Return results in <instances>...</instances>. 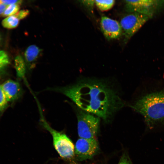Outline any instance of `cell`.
Returning <instances> with one entry per match:
<instances>
[{
	"label": "cell",
	"instance_id": "6da1fadb",
	"mask_svg": "<svg viewBox=\"0 0 164 164\" xmlns=\"http://www.w3.org/2000/svg\"><path fill=\"white\" fill-rule=\"evenodd\" d=\"M47 90L65 95L79 108L105 121L109 120L125 104L113 86L103 79L84 78L71 85Z\"/></svg>",
	"mask_w": 164,
	"mask_h": 164
},
{
	"label": "cell",
	"instance_id": "7a4b0ae2",
	"mask_svg": "<svg viewBox=\"0 0 164 164\" xmlns=\"http://www.w3.org/2000/svg\"><path fill=\"white\" fill-rule=\"evenodd\" d=\"M131 107L143 116L150 128L164 123V89L145 94Z\"/></svg>",
	"mask_w": 164,
	"mask_h": 164
},
{
	"label": "cell",
	"instance_id": "3957f363",
	"mask_svg": "<svg viewBox=\"0 0 164 164\" xmlns=\"http://www.w3.org/2000/svg\"><path fill=\"white\" fill-rule=\"evenodd\" d=\"M40 121L41 125L51 135L54 148L59 155L66 159L72 158L74 155V147L71 140L65 134L53 128L41 113Z\"/></svg>",
	"mask_w": 164,
	"mask_h": 164
},
{
	"label": "cell",
	"instance_id": "277c9868",
	"mask_svg": "<svg viewBox=\"0 0 164 164\" xmlns=\"http://www.w3.org/2000/svg\"><path fill=\"white\" fill-rule=\"evenodd\" d=\"M77 120V132L80 138H94L99 128L100 118L74 107Z\"/></svg>",
	"mask_w": 164,
	"mask_h": 164
},
{
	"label": "cell",
	"instance_id": "5b68a950",
	"mask_svg": "<svg viewBox=\"0 0 164 164\" xmlns=\"http://www.w3.org/2000/svg\"><path fill=\"white\" fill-rule=\"evenodd\" d=\"M149 19L145 15L136 12L129 13L124 15L120 23L125 42H127Z\"/></svg>",
	"mask_w": 164,
	"mask_h": 164
},
{
	"label": "cell",
	"instance_id": "8992f818",
	"mask_svg": "<svg viewBox=\"0 0 164 164\" xmlns=\"http://www.w3.org/2000/svg\"><path fill=\"white\" fill-rule=\"evenodd\" d=\"M125 9L129 13L138 12L152 18L164 6V0H125Z\"/></svg>",
	"mask_w": 164,
	"mask_h": 164
},
{
	"label": "cell",
	"instance_id": "52a82bcc",
	"mask_svg": "<svg viewBox=\"0 0 164 164\" xmlns=\"http://www.w3.org/2000/svg\"><path fill=\"white\" fill-rule=\"evenodd\" d=\"M98 149V144L94 138H80L75 144L74 156L79 161L89 159L96 154Z\"/></svg>",
	"mask_w": 164,
	"mask_h": 164
},
{
	"label": "cell",
	"instance_id": "ba28073f",
	"mask_svg": "<svg viewBox=\"0 0 164 164\" xmlns=\"http://www.w3.org/2000/svg\"><path fill=\"white\" fill-rule=\"evenodd\" d=\"M101 26L104 36L108 40L117 39L122 34L120 22L106 16L101 17Z\"/></svg>",
	"mask_w": 164,
	"mask_h": 164
},
{
	"label": "cell",
	"instance_id": "9c48e42d",
	"mask_svg": "<svg viewBox=\"0 0 164 164\" xmlns=\"http://www.w3.org/2000/svg\"><path fill=\"white\" fill-rule=\"evenodd\" d=\"M1 86L8 102H13L16 101L22 94V88L18 82L9 80L3 82Z\"/></svg>",
	"mask_w": 164,
	"mask_h": 164
},
{
	"label": "cell",
	"instance_id": "30bf717a",
	"mask_svg": "<svg viewBox=\"0 0 164 164\" xmlns=\"http://www.w3.org/2000/svg\"><path fill=\"white\" fill-rule=\"evenodd\" d=\"M42 50L34 45L29 46L24 53L25 62L29 69L33 68L40 56Z\"/></svg>",
	"mask_w": 164,
	"mask_h": 164
},
{
	"label": "cell",
	"instance_id": "8fae6325",
	"mask_svg": "<svg viewBox=\"0 0 164 164\" xmlns=\"http://www.w3.org/2000/svg\"><path fill=\"white\" fill-rule=\"evenodd\" d=\"M26 62L23 57L20 55L16 56L15 59V65L16 75L20 79L25 77L26 73Z\"/></svg>",
	"mask_w": 164,
	"mask_h": 164
},
{
	"label": "cell",
	"instance_id": "7c38bea8",
	"mask_svg": "<svg viewBox=\"0 0 164 164\" xmlns=\"http://www.w3.org/2000/svg\"><path fill=\"white\" fill-rule=\"evenodd\" d=\"M10 63L8 54L5 51L0 50V79L4 74Z\"/></svg>",
	"mask_w": 164,
	"mask_h": 164
},
{
	"label": "cell",
	"instance_id": "4fadbf2b",
	"mask_svg": "<svg viewBox=\"0 0 164 164\" xmlns=\"http://www.w3.org/2000/svg\"><path fill=\"white\" fill-rule=\"evenodd\" d=\"M19 19L15 15L5 17L2 22V26L7 29H12L17 27Z\"/></svg>",
	"mask_w": 164,
	"mask_h": 164
},
{
	"label": "cell",
	"instance_id": "5bb4252c",
	"mask_svg": "<svg viewBox=\"0 0 164 164\" xmlns=\"http://www.w3.org/2000/svg\"><path fill=\"white\" fill-rule=\"evenodd\" d=\"M115 3L114 0H95V4L98 8L102 11L111 9Z\"/></svg>",
	"mask_w": 164,
	"mask_h": 164
},
{
	"label": "cell",
	"instance_id": "9a60e30c",
	"mask_svg": "<svg viewBox=\"0 0 164 164\" xmlns=\"http://www.w3.org/2000/svg\"><path fill=\"white\" fill-rule=\"evenodd\" d=\"M20 9L19 4H12L6 6L5 10L2 16L7 17L13 15L16 13Z\"/></svg>",
	"mask_w": 164,
	"mask_h": 164
},
{
	"label": "cell",
	"instance_id": "2e32d148",
	"mask_svg": "<svg viewBox=\"0 0 164 164\" xmlns=\"http://www.w3.org/2000/svg\"><path fill=\"white\" fill-rule=\"evenodd\" d=\"M8 103L0 85V118L7 107Z\"/></svg>",
	"mask_w": 164,
	"mask_h": 164
},
{
	"label": "cell",
	"instance_id": "e0dca14e",
	"mask_svg": "<svg viewBox=\"0 0 164 164\" xmlns=\"http://www.w3.org/2000/svg\"><path fill=\"white\" fill-rule=\"evenodd\" d=\"M118 164H132L128 156L125 153L121 156Z\"/></svg>",
	"mask_w": 164,
	"mask_h": 164
},
{
	"label": "cell",
	"instance_id": "ac0fdd59",
	"mask_svg": "<svg viewBox=\"0 0 164 164\" xmlns=\"http://www.w3.org/2000/svg\"><path fill=\"white\" fill-rule=\"evenodd\" d=\"M29 13L28 10H22L18 12L15 15L19 19H22L27 16Z\"/></svg>",
	"mask_w": 164,
	"mask_h": 164
},
{
	"label": "cell",
	"instance_id": "d6986e66",
	"mask_svg": "<svg viewBox=\"0 0 164 164\" xmlns=\"http://www.w3.org/2000/svg\"><path fill=\"white\" fill-rule=\"evenodd\" d=\"M81 3L89 9H93L95 4V0H82L80 1Z\"/></svg>",
	"mask_w": 164,
	"mask_h": 164
},
{
	"label": "cell",
	"instance_id": "ffe728a7",
	"mask_svg": "<svg viewBox=\"0 0 164 164\" xmlns=\"http://www.w3.org/2000/svg\"><path fill=\"white\" fill-rule=\"evenodd\" d=\"M6 6L0 2V15H2L6 7Z\"/></svg>",
	"mask_w": 164,
	"mask_h": 164
},
{
	"label": "cell",
	"instance_id": "44dd1931",
	"mask_svg": "<svg viewBox=\"0 0 164 164\" xmlns=\"http://www.w3.org/2000/svg\"></svg>",
	"mask_w": 164,
	"mask_h": 164
}]
</instances>
